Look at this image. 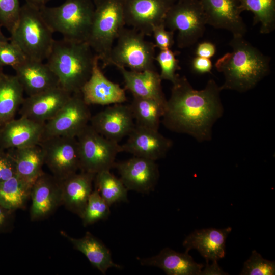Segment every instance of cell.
<instances>
[{
	"label": "cell",
	"instance_id": "1",
	"mask_svg": "<svg viewBox=\"0 0 275 275\" xmlns=\"http://www.w3.org/2000/svg\"><path fill=\"white\" fill-rule=\"evenodd\" d=\"M172 85L162 117L164 127L198 142L211 141L213 127L224 111L220 86L211 79L203 89L197 90L185 76H180Z\"/></svg>",
	"mask_w": 275,
	"mask_h": 275
},
{
	"label": "cell",
	"instance_id": "2",
	"mask_svg": "<svg viewBox=\"0 0 275 275\" xmlns=\"http://www.w3.org/2000/svg\"><path fill=\"white\" fill-rule=\"evenodd\" d=\"M232 51L215 62L217 70L223 74V90L243 93L254 88L270 72V58L245 40L233 35L229 42Z\"/></svg>",
	"mask_w": 275,
	"mask_h": 275
},
{
	"label": "cell",
	"instance_id": "3",
	"mask_svg": "<svg viewBox=\"0 0 275 275\" xmlns=\"http://www.w3.org/2000/svg\"><path fill=\"white\" fill-rule=\"evenodd\" d=\"M97 56L87 42L55 40L46 63L60 87L73 94L80 92L91 76Z\"/></svg>",
	"mask_w": 275,
	"mask_h": 275
},
{
	"label": "cell",
	"instance_id": "4",
	"mask_svg": "<svg viewBox=\"0 0 275 275\" xmlns=\"http://www.w3.org/2000/svg\"><path fill=\"white\" fill-rule=\"evenodd\" d=\"M53 33L39 8L25 3L21 6L18 19L10 33L9 40L20 48L27 59L44 62L55 41Z\"/></svg>",
	"mask_w": 275,
	"mask_h": 275
},
{
	"label": "cell",
	"instance_id": "5",
	"mask_svg": "<svg viewBox=\"0 0 275 275\" xmlns=\"http://www.w3.org/2000/svg\"><path fill=\"white\" fill-rule=\"evenodd\" d=\"M95 6L92 0H65L55 7L39 8L41 14L53 33L75 42H87Z\"/></svg>",
	"mask_w": 275,
	"mask_h": 275
},
{
	"label": "cell",
	"instance_id": "6",
	"mask_svg": "<svg viewBox=\"0 0 275 275\" xmlns=\"http://www.w3.org/2000/svg\"><path fill=\"white\" fill-rule=\"evenodd\" d=\"M125 0H103L95 5L87 40L104 67L117 37L125 27Z\"/></svg>",
	"mask_w": 275,
	"mask_h": 275
},
{
	"label": "cell",
	"instance_id": "7",
	"mask_svg": "<svg viewBox=\"0 0 275 275\" xmlns=\"http://www.w3.org/2000/svg\"><path fill=\"white\" fill-rule=\"evenodd\" d=\"M145 37L133 28H124L113 45L103 68L114 65L136 72L155 69L156 47Z\"/></svg>",
	"mask_w": 275,
	"mask_h": 275
},
{
	"label": "cell",
	"instance_id": "8",
	"mask_svg": "<svg viewBox=\"0 0 275 275\" xmlns=\"http://www.w3.org/2000/svg\"><path fill=\"white\" fill-rule=\"evenodd\" d=\"M163 23L168 30L177 32V46L184 48L203 36L207 20L199 0H178L168 10Z\"/></svg>",
	"mask_w": 275,
	"mask_h": 275
},
{
	"label": "cell",
	"instance_id": "9",
	"mask_svg": "<svg viewBox=\"0 0 275 275\" xmlns=\"http://www.w3.org/2000/svg\"><path fill=\"white\" fill-rule=\"evenodd\" d=\"M79 170L97 174L114 167L117 154L122 152L121 145L95 131L89 124L77 136Z\"/></svg>",
	"mask_w": 275,
	"mask_h": 275
},
{
	"label": "cell",
	"instance_id": "10",
	"mask_svg": "<svg viewBox=\"0 0 275 275\" xmlns=\"http://www.w3.org/2000/svg\"><path fill=\"white\" fill-rule=\"evenodd\" d=\"M44 164L58 180L62 181L79 170L76 138L56 136L43 139L40 143Z\"/></svg>",
	"mask_w": 275,
	"mask_h": 275
},
{
	"label": "cell",
	"instance_id": "11",
	"mask_svg": "<svg viewBox=\"0 0 275 275\" xmlns=\"http://www.w3.org/2000/svg\"><path fill=\"white\" fill-rule=\"evenodd\" d=\"M88 106L80 92L72 94L56 115L45 123L43 139L56 136L76 138L90 122L91 115Z\"/></svg>",
	"mask_w": 275,
	"mask_h": 275
},
{
	"label": "cell",
	"instance_id": "12",
	"mask_svg": "<svg viewBox=\"0 0 275 275\" xmlns=\"http://www.w3.org/2000/svg\"><path fill=\"white\" fill-rule=\"evenodd\" d=\"M174 3L170 0H125L126 25L146 36L152 35L153 28L164 21Z\"/></svg>",
	"mask_w": 275,
	"mask_h": 275
},
{
	"label": "cell",
	"instance_id": "13",
	"mask_svg": "<svg viewBox=\"0 0 275 275\" xmlns=\"http://www.w3.org/2000/svg\"><path fill=\"white\" fill-rule=\"evenodd\" d=\"M90 125L98 133L119 143L128 136L135 123L129 105L115 104L91 116Z\"/></svg>",
	"mask_w": 275,
	"mask_h": 275
},
{
	"label": "cell",
	"instance_id": "14",
	"mask_svg": "<svg viewBox=\"0 0 275 275\" xmlns=\"http://www.w3.org/2000/svg\"><path fill=\"white\" fill-rule=\"evenodd\" d=\"M114 167L126 188L139 193L147 194L153 190L159 176L155 161L141 157L116 162Z\"/></svg>",
	"mask_w": 275,
	"mask_h": 275
},
{
	"label": "cell",
	"instance_id": "15",
	"mask_svg": "<svg viewBox=\"0 0 275 275\" xmlns=\"http://www.w3.org/2000/svg\"><path fill=\"white\" fill-rule=\"evenodd\" d=\"M127 136L126 142L121 145L122 152L154 161L165 157L173 146V141L158 130L135 124Z\"/></svg>",
	"mask_w": 275,
	"mask_h": 275
},
{
	"label": "cell",
	"instance_id": "16",
	"mask_svg": "<svg viewBox=\"0 0 275 275\" xmlns=\"http://www.w3.org/2000/svg\"><path fill=\"white\" fill-rule=\"evenodd\" d=\"M99 61L97 56L91 76L80 90L85 103L88 105L124 103L127 100L124 89L106 78L99 66Z\"/></svg>",
	"mask_w": 275,
	"mask_h": 275
},
{
	"label": "cell",
	"instance_id": "17",
	"mask_svg": "<svg viewBox=\"0 0 275 275\" xmlns=\"http://www.w3.org/2000/svg\"><path fill=\"white\" fill-rule=\"evenodd\" d=\"M72 94L58 86L24 98L19 109L20 117L45 123L52 119Z\"/></svg>",
	"mask_w": 275,
	"mask_h": 275
},
{
	"label": "cell",
	"instance_id": "18",
	"mask_svg": "<svg viewBox=\"0 0 275 275\" xmlns=\"http://www.w3.org/2000/svg\"><path fill=\"white\" fill-rule=\"evenodd\" d=\"M30 198V218L36 221L47 218L62 205L60 181L43 172L33 183Z\"/></svg>",
	"mask_w": 275,
	"mask_h": 275
},
{
	"label": "cell",
	"instance_id": "19",
	"mask_svg": "<svg viewBox=\"0 0 275 275\" xmlns=\"http://www.w3.org/2000/svg\"><path fill=\"white\" fill-rule=\"evenodd\" d=\"M205 14L207 24L244 36L246 25L237 0H199Z\"/></svg>",
	"mask_w": 275,
	"mask_h": 275
},
{
	"label": "cell",
	"instance_id": "20",
	"mask_svg": "<svg viewBox=\"0 0 275 275\" xmlns=\"http://www.w3.org/2000/svg\"><path fill=\"white\" fill-rule=\"evenodd\" d=\"M45 124L23 117L14 119L0 130V149L39 145L43 139Z\"/></svg>",
	"mask_w": 275,
	"mask_h": 275
},
{
	"label": "cell",
	"instance_id": "21",
	"mask_svg": "<svg viewBox=\"0 0 275 275\" xmlns=\"http://www.w3.org/2000/svg\"><path fill=\"white\" fill-rule=\"evenodd\" d=\"M231 227L224 229L213 228L196 230L188 235L183 242L185 252L196 249L206 259L217 261L226 254V241Z\"/></svg>",
	"mask_w": 275,
	"mask_h": 275
},
{
	"label": "cell",
	"instance_id": "22",
	"mask_svg": "<svg viewBox=\"0 0 275 275\" xmlns=\"http://www.w3.org/2000/svg\"><path fill=\"white\" fill-rule=\"evenodd\" d=\"M13 68L28 96L60 86L57 76L43 62L26 59Z\"/></svg>",
	"mask_w": 275,
	"mask_h": 275
},
{
	"label": "cell",
	"instance_id": "23",
	"mask_svg": "<svg viewBox=\"0 0 275 275\" xmlns=\"http://www.w3.org/2000/svg\"><path fill=\"white\" fill-rule=\"evenodd\" d=\"M95 176V174L80 171L60 181L62 205L80 218L93 191Z\"/></svg>",
	"mask_w": 275,
	"mask_h": 275
},
{
	"label": "cell",
	"instance_id": "24",
	"mask_svg": "<svg viewBox=\"0 0 275 275\" xmlns=\"http://www.w3.org/2000/svg\"><path fill=\"white\" fill-rule=\"evenodd\" d=\"M116 67L122 75L125 89L133 96L153 99L166 106L167 100L162 91V79L155 69L136 72Z\"/></svg>",
	"mask_w": 275,
	"mask_h": 275
},
{
	"label": "cell",
	"instance_id": "25",
	"mask_svg": "<svg viewBox=\"0 0 275 275\" xmlns=\"http://www.w3.org/2000/svg\"><path fill=\"white\" fill-rule=\"evenodd\" d=\"M139 260L141 265L159 267L168 275H199L204 267L195 262L188 253L177 252L169 248L155 256Z\"/></svg>",
	"mask_w": 275,
	"mask_h": 275
},
{
	"label": "cell",
	"instance_id": "26",
	"mask_svg": "<svg viewBox=\"0 0 275 275\" xmlns=\"http://www.w3.org/2000/svg\"><path fill=\"white\" fill-rule=\"evenodd\" d=\"M60 232L72 243L75 249L84 254L91 264L102 274H105L109 268H121L120 265L113 261L109 250L90 232H87L79 238L72 237L64 231Z\"/></svg>",
	"mask_w": 275,
	"mask_h": 275
},
{
	"label": "cell",
	"instance_id": "27",
	"mask_svg": "<svg viewBox=\"0 0 275 275\" xmlns=\"http://www.w3.org/2000/svg\"><path fill=\"white\" fill-rule=\"evenodd\" d=\"M24 92L15 75L0 73V130L15 119L24 99Z\"/></svg>",
	"mask_w": 275,
	"mask_h": 275
},
{
	"label": "cell",
	"instance_id": "28",
	"mask_svg": "<svg viewBox=\"0 0 275 275\" xmlns=\"http://www.w3.org/2000/svg\"><path fill=\"white\" fill-rule=\"evenodd\" d=\"M7 151L13 157L17 175L22 179L33 184L44 172V155L39 145Z\"/></svg>",
	"mask_w": 275,
	"mask_h": 275
},
{
	"label": "cell",
	"instance_id": "29",
	"mask_svg": "<svg viewBox=\"0 0 275 275\" xmlns=\"http://www.w3.org/2000/svg\"><path fill=\"white\" fill-rule=\"evenodd\" d=\"M32 185L17 175L0 182V205L14 212L22 209L30 198Z\"/></svg>",
	"mask_w": 275,
	"mask_h": 275
},
{
	"label": "cell",
	"instance_id": "30",
	"mask_svg": "<svg viewBox=\"0 0 275 275\" xmlns=\"http://www.w3.org/2000/svg\"><path fill=\"white\" fill-rule=\"evenodd\" d=\"M135 124L158 130L165 106L156 100L133 96L129 104Z\"/></svg>",
	"mask_w": 275,
	"mask_h": 275
},
{
	"label": "cell",
	"instance_id": "31",
	"mask_svg": "<svg viewBox=\"0 0 275 275\" xmlns=\"http://www.w3.org/2000/svg\"><path fill=\"white\" fill-rule=\"evenodd\" d=\"M241 12L254 14L253 24H260V32L269 34L275 29V0H237Z\"/></svg>",
	"mask_w": 275,
	"mask_h": 275
},
{
	"label": "cell",
	"instance_id": "32",
	"mask_svg": "<svg viewBox=\"0 0 275 275\" xmlns=\"http://www.w3.org/2000/svg\"><path fill=\"white\" fill-rule=\"evenodd\" d=\"M94 181L95 188L109 206L117 202L128 201V189L120 178L115 177L110 170L96 174Z\"/></svg>",
	"mask_w": 275,
	"mask_h": 275
},
{
	"label": "cell",
	"instance_id": "33",
	"mask_svg": "<svg viewBox=\"0 0 275 275\" xmlns=\"http://www.w3.org/2000/svg\"><path fill=\"white\" fill-rule=\"evenodd\" d=\"M109 205L96 189L90 194L81 219L84 226L106 219L110 214Z\"/></svg>",
	"mask_w": 275,
	"mask_h": 275
},
{
	"label": "cell",
	"instance_id": "34",
	"mask_svg": "<svg viewBox=\"0 0 275 275\" xmlns=\"http://www.w3.org/2000/svg\"><path fill=\"white\" fill-rule=\"evenodd\" d=\"M155 61L160 68L161 79L174 83L179 76L176 71L180 69L175 53L171 49L160 50L155 56Z\"/></svg>",
	"mask_w": 275,
	"mask_h": 275
},
{
	"label": "cell",
	"instance_id": "35",
	"mask_svg": "<svg viewBox=\"0 0 275 275\" xmlns=\"http://www.w3.org/2000/svg\"><path fill=\"white\" fill-rule=\"evenodd\" d=\"M275 263L266 260L256 251H252L250 258L244 262L241 275H273Z\"/></svg>",
	"mask_w": 275,
	"mask_h": 275
},
{
	"label": "cell",
	"instance_id": "36",
	"mask_svg": "<svg viewBox=\"0 0 275 275\" xmlns=\"http://www.w3.org/2000/svg\"><path fill=\"white\" fill-rule=\"evenodd\" d=\"M20 8L19 0H0V26L10 33L17 22Z\"/></svg>",
	"mask_w": 275,
	"mask_h": 275
},
{
	"label": "cell",
	"instance_id": "37",
	"mask_svg": "<svg viewBox=\"0 0 275 275\" xmlns=\"http://www.w3.org/2000/svg\"><path fill=\"white\" fill-rule=\"evenodd\" d=\"M20 48L10 40L0 41V66H10L12 68L26 59Z\"/></svg>",
	"mask_w": 275,
	"mask_h": 275
},
{
	"label": "cell",
	"instance_id": "38",
	"mask_svg": "<svg viewBox=\"0 0 275 275\" xmlns=\"http://www.w3.org/2000/svg\"><path fill=\"white\" fill-rule=\"evenodd\" d=\"M152 35L154 44L159 50L171 49L174 44V32L167 29L163 22L153 28Z\"/></svg>",
	"mask_w": 275,
	"mask_h": 275
},
{
	"label": "cell",
	"instance_id": "39",
	"mask_svg": "<svg viewBox=\"0 0 275 275\" xmlns=\"http://www.w3.org/2000/svg\"><path fill=\"white\" fill-rule=\"evenodd\" d=\"M17 175L15 161L7 151L0 149V182Z\"/></svg>",
	"mask_w": 275,
	"mask_h": 275
},
{
	"label": "cell",
	"instance_id": "40",
	"mask_svg": "<svg viewBox=\"0 0 275 275\" xmlns=\"http://www.w3.org/2000/svg\"><path fill=\"white\" fill-rule=\"evenodd\" d=\"M194 71L199 74L210 73L212 69V63L210 59L196 56L191 61Z\"/></svg>",
	"mask_w": 275,
	"mask_h": 275
},
{
	"label": "cell",
	"instance_id": "41",
	"mask_svg": "<svg viewBox=\"0 0 275 275\" xmlns=\"http://www.w3.org/2000/svg\"><path fill=\"white\" fill-rule=\"evenodd\" d=\"M216 52L215 45L210 42L205 41L199 43L195 50L196 56L210 59Z\"/></svg>",
	"mask_w": 275,
	"mask_h": 275
},
{
	"label": "cell",
	"instance_id": "42",
	"mask_svg": "<svg viewBox=\"0 0 275 275\" xmlns=\"http://www.w3.org/2000/svg\"><path fill=\"white\" fill-rule=\"evenodd\" d=\"M14 211L7 209L0 205V231L10 227L13 221Z\"/></svg>",
	"mask_w": 275,
	"mask_h": 275
},
{
	"label": "cell",
	"instance_id": "43",
	"mask_svg": "<svg viewBox=\"0 0 275 275\" xmlns=\"http://www.w3.org/2000/svg\"><path fill=\"white\" fill-rule=\"evenodd\" d=\"M200 274L209 275V274H228L220 268L217 264V261H213L211 265H209L208 263H206V266L203 271H201Z\"/></svg>",
	"mask_w": 275,
	"mask_h": 275
},
{
	"label": "cell",
	"instance_id": "44",
	"mask_svg": "<svg viewBox=\"0 0 275 275\" xmlns=\"http://www.w3.org/2000/svg\"><path fill=\"white\" fill-rule=\"evenodd\" d=\"M49 1L50 0H25V3L40 8L46 5Z\"/></svg>",
	"mask_w": 275,
	"mask_h": 275
},
{
	"label": "cell",
	"instance_id": "45",
	"mask_svg": "<svg viewBox=\"0 0 275 275\" xmlns=\"http://www.w3.org/2000/svg\"><path fill=\"white\" fill-rule=\"evenodd\" d=\"M9 40V39L4 35L0 28V41H7Z\"/></svg>",
	"mask_w": 275,
	"mask_h": 275
},
{
	"label": "cell",
	"instance_id": "46",
	"mask_svg": "<svg viewBox=\"0 0 275 275\" xmlns=\"http://www.w3.org/2000/svg\"><path fill=\"white\" fill-rule=\"evenodd\" d=\"M93 3H94L95 5L98 4L100 2H101L103 0H92Z\"/></svg>",
	"mask_w": 275,
	"mask_h": 275
},
{
	"label": "cell",
	"instance_id": "47",
	"mask_svg": "<svg viewBox=\"0 0 275 275\" xmlns=\"http://www.w3.org/2000/svg\"><path fill=\"white\" fill-rule=\"evenodd\" d=\"M3 72V67L0 66V73Z\"/></svg>",
	"mask_w": 275,
	"mask_h": 275
},
{
	"label": "cell",
	"instance_id": "48",
	"mask_svg": "<svg viewBox=\"0 0 275 275\" xmlns=\"http://www.w3.org/2000/svg\"><path fill=\"white\" fill-rule=\"evenodd\" d=\"M171 2H172L173 3L177 1L178 0H170Z\"/></svg>",
	"mask_w": 275,
	"mask_h": 275
}]
</instances>
